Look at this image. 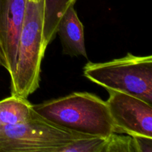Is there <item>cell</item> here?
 <instances>
[{"mask_svg":"<svg viewBox=\"0 0 152 152\" xmlns=\"http://www.w3.org/2000/svg\"><path fill=\"white\" fill-rule=\"evenodd\" d=\"M106 138L86 136L74 140L59 152H102Z\"/></svg>","mask_w":152,"mask_h":152,"instance_id":"30bf717a","label":"cell"},{"mask_svg":"<svg viewBox=\"0 0 152 152\" xmlns=\"http://www.w3.org/2000/svg\"><path fill=\"white\" fill-rule=\"evenodd\" d=\"M32 108L41 118L80 134L107 138L116 133L106 101L93 94L74 92Z\"/></svg>","mask_w":152,"mask_h":152,"instance_id":"6da1fadb","label":"cell"},{"mask_svg":"<svg viewBox=\"0 0 152 152\" xmlns=\"http://www.w3.org/2000/svg\"><path fill=\"white\" fill-rule=\"evenodd\" d=\"M77 0H43L44 22H43V44L48 45L56 36L58 24L67 9L75 4Z\"/></svg>","mask_w":152,"mask_h":152,"instance_id":"9c48e42d","label":"cell"},{"mask_svg":"<svg viewBox=\"0 0 152 152\" xmlns=\"http://www.w3.org/2000/svg\"><path fill=\"white\" fill-rule=\"evenodd\" d=\"M28 0H0V66L13 77Z\"/></svg>","mask_w":152,"mask_h":152,"instance_id":"8992f818","label":"cell"},{"mask_svg":"<svg viewBox=\"0 0 152 152\" xmlns=\"http://www.w3.org/2000/svg\"><path fill=\"white\" fill-rule=\"evenodd\" d=\"M43 0H28L19 33L14 74L10 78L11 95L26 98L39 87L43 44Z\"/></svg>","mask_w":152,"mask_h":152,"instance_id":"7a4b0ae2","label":"cell"},{"mask_svg":"<svg viewBox=\"0 0 152 152\" xmlns=\"http://www.w3.org/2000/svg\"><path fill=\"white\" fill-rule=\"evenodd\" d=\"M102 152H135L132 136L113 133L105 139Z\"/></svg>","mask_w":152,"mask_h":152,"instance_id":"8fae6325","label":"cell"},{"mask_svg":"<svg viewBox=\"0 0 152 152\" xmlns=\"http://www.w3.org/2000/svg\"><path fill=\"white\" fill-rule=\"evenodd\" d=\"M108 91L106 103L116 133L152 138V105L127 94Z\"/></svg>","mask_w":152,"mask_h":152,"instance_id":"5b68a950","label":"cell"},{"mask_svg":"<svg viewBox=\"0 0 152 152\" xmlns=\"http://www.w3.org/2000/svg\"><path fill=\"white\" fill-rule=\"evenodd\" d=\"M34 115L32 104L26 98L11 95L0 101V126L25 123Z\"/></svg>","mask_w":152,"mask_h":152,"instance_id":"ba28073f","label":"cell"},{"mask_svg":"<svg viewBox=\"0 0 152 152\" xmlns=\"http://www.w3.org/2000/svg\"><path fill=\"white\" fill-rule=\"evenodd\" d=\"M135 152H152V138L143 136H132Z\"/></svg>","mask_w":152,"mask_h":152,"instance_id":"7c38bea8","label":"cell"},{"mask_svg":"<svg viewBox=\"0 0 152 152\" xmlns=\"http://www.w3.org/2000/svg\"><path fill=\"white\" fill-rule=\"evenodd\" d=\"M80 134L34 117L25 123L0 126V152H59Z\"/></svg>","mask_w":152,"mask_h":152,"instance_id":"277c9868","label":"cell"},{"mask_svg":"<svg viewBox=\"0 0 152 152\" xmlns=\"http://www.w3.org/2000/svg\"><path fill=\"white\" fill-rule=\"evenodd\" d=\"M83 75L107 91L136 96L152 105V56H125L105 62H88Z\"/></svg>","mask_w":152,"mask_h":152,"instance_id":"3957f363","label":"cell"},{"mask_svg":"<svg viewBox=\"0 0 152 152\" xmlns=\"http://www.w3.org/2000/svg\"><path fill=\"white\" fill-rule=\"evenodd\" d=\"M62 47V53L88 59L85 44L84 27L77 16L74 4L68 7L59 20L56 30Z\"/></svg>","mask_w":152,"mask_h":152,"instance_id":"52a82bcc","label":"cell"}]
</instances>
